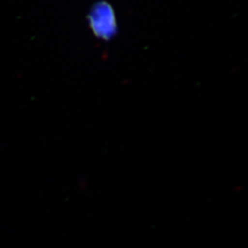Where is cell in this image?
<instances>
[{"instance_id": "1", "label": "cell", "mask_w": 248, "mask_h": 248, "mask_svg": "<svg viewBox=\"0 0 248 248\" xmlns=\"http://www.w3.org/2000/svg\"><path fill=\"white\" fill-rule=\"evenodd\" d=\"M89 24L94 35L104 41L111 40L117 34L115 11L106 1L93 5L88 15Z\"/></svg>"}]
</instances>
